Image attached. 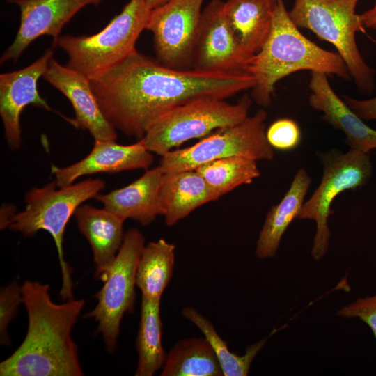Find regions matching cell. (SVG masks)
Here are the masks:
<instances>
[{"label":"cell","instance_id":"1","mask_svg":"<svg viewBox=\"0 0 376 376\" xmlns=\"http://www.w3.org/2000/svg\"><path fill=\"white\" fill-rule=\"evenodd\" d=\"M90 79L108 122L138 141L159 117L182 104L199 97L225 100L256 84L247 72L174 69L136 49Z\"/></svg>","mask_w":376,"mask_h":376},{"label":"cell","instance_id":"2","mask_svg":"<svg viewBox=\"0 0 376 376\" xmlns=\"http://www.w3.org/2000/svg\"><path fill=\"white\" fill-rule=\"evenodd\" d=\"M28 314V331L21 345L0 363L1 376H81L72 327L84 299L56 304L49 285L26 281L22 285Z\"/></svg>","mask_w":376,"mask_h":376},{"label":"cell","instance_id":"3","mask_svg":"<svg viewBox=\"0 0 376 376\" xmlns=\"http://www.w3.org/2000/svg\"><path fill=\"white\" fill-rule=\"evenodd\" d=\"M301 70L352 79L339 54L326 50L308 39L290 19L284 0H276L268 38L247 65V72L256 80L251 99L264 108L269 107L276 84Z\"/></svg>","mask_w":376,"mask_h":376},{"label":"cell","instance_id":"4","mask_svg":"<svg viewBox=\"0 0 376 376\" xmlns=\"http://www.w3.org/2000/svg\"><path fill=\"white\" fill-rule=\"evenodd\" d=\"M104 182L88 178L70 185L59 187L54 181L42 187H33L24 196L25 207L12 218L8 228L25 237L35 235L40 230L47 231L53 237L62 271L63 299H72L71 272L64 259L63 241L65 230L75 210L86 201L95 198L104 188Z\"/></svg>","mask_w":376,"mask_h":376},{"label":"cell","instance_id":"5","mask_svg":"<svg viewBox=\"0 0 376 376\" xmlns=\"http://www.w3.org/2000/svg\"><path fill=\"white\" fill-rule=\"evenodd\" d=\"M358 1L295 0L288 14L299 29H308L333 45L359 93L370 95L376 87L375 70L365 61L357 43L356 34L365 32L356 12Z\"/></svg>","mask_w":376,"mask_h":376},{"label":"cell","instance_id":"6","mask_svg":"<svg viewBox=\"0 0 376 376\" xmlns=\"http://www.w3.org/2000/svg\"><path fill=\"white\" fill-rule=\"evenodd\" d=\"M150 9L146 0H130L98 33L91 36H60L54 45L68 55L67 66L89 79L119 63L134 50L146 29Z\"/></svg>","mask_w":376,"mask_h":376},{"label":"cell","instance_id":"7","mask_svg":"<svg viewBox=\"0 0 376 376\" xmlns=\"http://www.w3.org/2000/svg\"><path fill=\"white\" fill-rule=\"evenodd\" d=\"M251 104L248 95L235 104L215 97L194 99L159 117L141 139L150 152L163 156L187 141L241 123Z\"/></svg>","mask_w":376,"mask_h":376},{"label":"cell","instance_id":"8","mask_svg":"<svg viewBox=\"0 0 376 376\" xmlns=\"http://www.w3.org/2000/svg\"><path fill=\"white\" fill-rule=\"evenodd\" d=\"M322 164V176L312 196L303 204L297 216L299 219H313L316 223L311 254L315 260L327 253L330 239L328 219L334 212V198L346 190L364 186L373 174L370 152L350 149L343 152L338 149L318 154Z\"/></svg>","mask_w":376,"mask_h":376},{"label":"cell","instance_id":"9","mask_svg":"<svg viewBox=\"0 0 376 376\" xmlns=\"http://www.w3.org/2000/svg\"><path fill=\"white\" fill-rule=\"evenodd\" d=\"M267 113L260 109L240 123L217 130L196 144L171 150L162 156L159 166L163 173L194 170L206 162L232 156L272 160L273 148L266 137Z\"/></svg>","mask_w":376,"mask_h":376},{"label":"cell","instance_id":"10","mask_svg":"<svg viewBox=\"0 0 376 376\" xmlns=\"http://www.w3.org/2000/svg\"><path fill=\"white\" fill-rule=\"evenodd\" d=\"M144 242V236L140 230L130 228L127 231L116 257L99 278L104 284L95 295L97 304L85 315L98 322L97 331L102 334L109 352L116 348L124 314L133 311L136 271Z\"/></svg>","mask_w":376,"mask_h":376},{"label":"cell","instance_id":"11","mask_svg":"<svg viewBox=\"0 0 376 376\" xmlns=\"http://www.w3.org/2000/svg\"><path fill=\"white\" fill-rule=\"evenodd\" d=\"M204 0H169L150 10L147 30L153 35L156 56L174 69L191 67Z\"/></svg>","mask_w":376,"mask_h":376},{"label":"cell","instance_id":"12","mask_svg":"<svg viewBox=\"0 0 376 376\" xmlns=\"http://www.w3.org/2000/svg\"><path fill=\"white\" fill-rule=\"evenodd\" d=\"M251 58L235 38L224 12V2L212 0L201 12L191 69L226 74L247 72Z\"/></svg>","mask_w":376,"mask_h":376},{"label":"cell","instance_id":"13","mask_svg":"<svg viewBox=\"0 0 376 376\" xmlns=\"http://www.w3.org/2000/svg\"><path fill=\"white\" fill-rule=\"evenodd\" d=\"M104 0H7L17 5L20 24L16 37L2 54L0 63L18 60L35 40L42 36L53 38V45L62 29L82 8L97 6Z\"/></svg>","mask_w":376,"mask_h":376},{"label":"cell","instance_id":"14","mask_svg":"<svg viewBox=\"0 0 376 376\" xmlns=\"http://www.w3.org/2000/svg\"><path fill=\"white\" fill-rule=\"evenodd\" d=\"M49 49L36 61L20 70L0 75V116L9 147L18 150L22 144L20 116L32 104L48 111L52 108L40 96L38 81L53 57Z\"/></svg>","mask_w":376,"mask_h":376},{"label":"cell","instance_id":"15","mask_svg":"<svg viewBox=\"0 0 376 376\" xmlns=\"http://www.w3.org/2000/svg\"><path fill=\"white\" fill-rule=\"evenodd\" d=\"M42 77L71 103L75 118L70 121L75 127L86 130L94 141L116 140V130L103 115L88 77L52 57Z\"/></svg>","mask_w":376,"mask_h":376},{"label":"cell","instance_id":"16","mask_svg":"<svg viewBox=\"0 0 376 376\" xmlns=\"http://www.w3.org/2000/svg\"><path fill=\"white\" fill-rule=\"evenodd\" d=\"M153 156L142 139L131 145H120L116 141L97 140L84 158L65 167L52 165L51 171L59 187L70 185L79 178L98 173H118L147 169Z\"/></svg>","mask_w":376,"mask_h":376},{"label":"cell","instance_id":"17","mask_svg":"<svg viewBox=\"0 0 376 376\" xmlns=\"http://www.w3.org/2000/svg\"><path fill=\"white\" fill-rule=\"evenodd\" d=\"M308 104L322 113V120L340 130L350 149L370 152L376 149V130L367 125L332 88L328 75L311 72Z\"/></svg>","mask_w":376,"mask_h":376},{"label":"cell","instance_id":"18","mask_svg":"<svg viewBox=\"0 0 376 376\" xmlns=\"http://www.w3.org/2000/svg\"><path fill=\"white\" fill-rule=\"evenodd\" d=\"M163 172L157 166L146 170L137 180L128 185L109 193L98 194L95 199L104 207L125 220L132 219L143 226L151 224L162 215L160 188Z\"/></svg>","mask_w":376,"mask_h":376},{"label":"cell","instance_id":"19","mask_svg":"<svg viewBox=\"0 0 376 376\" xmlns=\"http://www.w3.org/2000/svg\"><path fill=\"white\" fill-rule=\"evenodd\" d=\"M80 233L88 241L95 264V275L107 272L123 244L125 219L106 208L81 205L74 213Z\"/></svg>","mask_w":376,"mask_h":376},{"label":"cell","instance_id":"20","mask_svg":"<svg viewBox=\"0 0 376 376\" xmlns=\"http://www.w3.org/2000/svg\"><path fill=\"white\" fill-rule=\"evenodd\" d=\"M219 197L196 170L163 173L160 206L168 226L174 225L199 206Z\"/></svg>","mask_w":376,"mask_h":376},{"label":"cell","instance_id":"21","mask_svg":"<svg viewBox=\"0 0 376 376\" xmlns=\"http://www.w3.org/2000/svg\"><path fill=\"white\" fill-rule=\"evenodd\" d=\"M276 0H228L224 12L240 46L252 58L270 33Z\"/></svg>","mask_w":376,"mask_h":376},{"label":"cell","instance_id":"22","mask_svg":"<svg viewBox=\"0 0 376 376\" xmlns=\"http://www.w3.org/2000/svg\"><path fill=\"white\" fill-rule=\"evenodd\" d=\"M311 183L307 171L300 168L281 201L268 211L256 242V255L258 258L276 255L283 234L292 221L297 219Z\"/></svg>","mask_w":376,"mask_h":376},{"label":"cell","instance_id":"23","mask_svg":"<svg viewBox=\"0 0 376 376\" xmlns=\"http://www.w3.org/2000/svg\"><path fill=\"white\" fill-rule=\"evenodd\" d=\"M161 376H223L217 357L205 337L178 341L166 354Z\"/></svg>","mask_w":376,"mask_h":376},{"label":"cell","instance_id":"24","mask_svg":"<svg viewBox=\"0 0 376 376\" xmlns=\"http://www.w3.org/2000/svg\"><path fill=\"white\" fill-rule=\"evenodd\" d=\"M175 249L174 244L164 239L144 246L136 271V286L142 297L161 299L172 277Z\"/></svg>","mask_w":376,"mask_h":376},{"label":"cell","instance_id":"25","mask_svg":"<svg viewBox=\"0 0 376 376\" xmlns=\"http://www.w3.org/2000/svg\"><path fill=\"white\" fill-rule=\"evenodd\" d=\"M161 299L142 297L136 340L139 360L136 376H152L162 368L166 353L162 344Z\"/></svg>","mask_w":376,"mask_h":376},{"label":"cell","instance_id":"26","mask_svg":"<svg viewBox=\"0 0 376 376\" xmlns=\"http://www.w3.org/2000/svg\"><path fill=\"white\" fill-rule=\"evenodd\" d=\"M182 314L203 333L210 343L220 363L223 376L247 375L253 360L269 337L251 345L245 354L240 356L230 351L226 342L221 338L212 324L197 310L187 306L182 309Z\"/></svg>","mask_w":376,"mask_h":376},{"label":"cell","instance_id":"27","mask_svg":"<svg viewBox=\"0 0 376 376\" xmlns=\"http://www.w3.org/2000/svg\"><path fill=\"white\" fill-rule=\"evenodd\" d=\"M194 170L220 196L240 185L251 183L260 175L256 161L242 156L212 160Z\"/></svg>","mask_w":376,"mask_h":376},{"label":"cell","instance_id":"28","mask_svg":"<svg viewBox=\"0 0 376 376\" xmlns=\"http://www.w3.org/2000/svg\"><path fill=\"white\" fill-rule=\"evenodd\" d=\"M269 145L279 150L288 151L300 143L301 132L297 123L290 118H280L274 121L266 130Z\"/></svg>","mask_w":376,"mask_h":376},{"label":"cell","instance_id":"29","mask_svg":"<svg viewBox=\"0 0 376 376\" xmlns=\"http://www.w3.org/2000/svg\"><path fill=\"white\" fill-rule=\"evenodd\" d=\"M23 303L22 288L17 282L1 288L0 290V341L1 345L10 344L8 327L16 316Z\"/></svg>","mask_w":376,"mask_h":376},{"label":"cell","instance_id":"30","mask_svg":"<svg viewBox=\"0 0 376 376\" xmlns=\"http://www.w3.org/2000/svg\"><path fill=\"white\" fill-rule=\"evenodd\" d=\"M337 315L345 318H358L371 329L376 338V295L357 299L339 309Z\"/></svg>","mask_w":376,"mask_h":376},{"label":"cell","instance_id":"31","mask_svg":"<svg viewBox=\"0 0 376 376\" xmlns=\"http://www.w3.org/2000/svg\"><path fill=\"white\" fill-rule=\"evenodd\" d=\"M342 99L362 120H376V97L367 100H359L343 95Z\"/></svg>","mask_w":376,"mask_h":376},{"label":"cell","instance_id":"32","mask_svg":"<svg viewBox=\"0 0 376 376\" xmlns=\"http://www.w3.org/2000/svg\"><path fill=\"white\" fill-rule=\"evenodd\" d=\"M359 17L365 29H376V1L371 8L359 14Z\"/></svg>","mask_w":376,"mask_h":376},{"label":"cell","instance_id":"33","mask_svg":"<svg viewBox=\"0 0 376 376\" xmlns=\"http://www.w3.org/2000/svg\"><path fill=\"white\" fill-rule=\"evenodd\" d=\"M14 206L3 205L1 210V229L8 228L9 224L15 215Z\"/></svg>","mask_w":376,"mask_h":376},{"label":"cell","instance_id":"34","mask_svg":"<svg viewBox=\"0 0 376 376\" xmlns=\"http://www.w3.org/2000/svg\"><path fill=\"white\" fill-rule=\"evenodd\" d=\"M169 1V0H146L147 6L150 10L164 4Z\"/></svg>","mask_w":376,"mask_h":376}]
</instances>
